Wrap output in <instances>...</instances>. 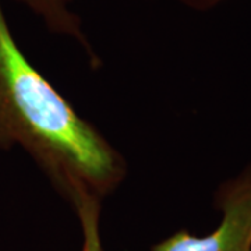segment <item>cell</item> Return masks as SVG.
<instances>
[{
  "instance_id": "3957f363",
  "label": "cell",
  "mask_w": 251,
  "mask_h": 251,
  "mask_svg": "<svg viewBox=\"0 0 251 251\" xmlns=\"http://www.w3.org/2000/svg\"><path fill=\"white\" fill-rule=\"evenodd\" d=\"M41 18L49 32L72 38L85 50L94 67L99 66V57L90 44L82 27V20L73 9V0H16Z\"/></svg>"
},
{
  "instance_id": "277c9868",
  "label": "cell",
  "mask_w": 251,
  "mask_h": 251,
  "mask_svg": "<svg viewBox=\"0 0 251 251\" xmlns=\"http://www.w3.org/2000/svg\"><path fill=\"white\" fill-rule=\"evenodd\" d=\"M78 218L81 229V251H105L100 234L102 201L92 197H82L72 204Z\"/></svg>"
},
{
  "instance_id": "5b68a950",
  "label": "cell",
  "mask_w": 251,
  "mask_h": 251,
  "mask_svg": "<svg viewBox=\"0 0 251 251\" xmlns=\"http://www.w3.org/2000/svg\"><path fill=\"white\" fill-rule=\"evenodd\" d=\"M183 4H186L187 7L198 11H206L216 7L218 4H221L225 0H179Z\"/></svg>"
},
{
  "instance_id": "6da1fadb",
  "label": "cell",
  "mask_w": 251,
  "mask_h": 251,
  "mask_svg": "<svg viewBox=\"0 0 251 251\" xmlns=\"http://www.w3.org/2000/svg\"><path fill=\"white\" fill-rule=\"evenodd\" d=\"M20 147L70 205L99 201L127 176V162L94 123L28 60L0 0V151Z\"/></svg>"
},
{
  "instance_id": "7a4b0ae2",
  "label": "cell",
  "mask_w": 251,
  "mask_h": 251,
  "mask_svg": "<svg viewBox=\"0 0 251 251\" xmlns=\"http://www.w3.org/2000/svg\"><path fill=\"white\" fill-rule=\"evenodd\" d=\"M214 205L221 221L212 232L197 236L181 229L151 251H251V162L216 187Z\"/></svg>"
}]
</instances>
